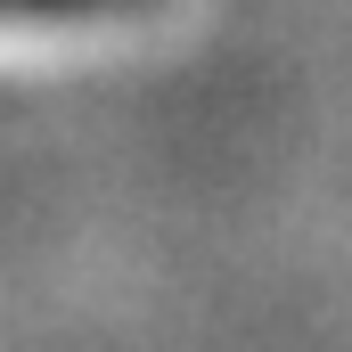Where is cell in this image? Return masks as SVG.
<instances>
[{
    "mask_svg": "<svg viewBox=\"0 0 352 352\" xmlns=\"http://www.w3.org/2000/svg\"><path fill=\"white\" fill-rule=\"evenodd\" d=\"M0 8H98V0H0Z\"/></svg>",
    "mask_w": 352,
    "mask_h": 352,
    "instance_id": "1",
    "label": "cell"
}]
</instances>
